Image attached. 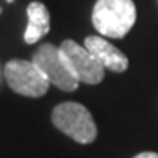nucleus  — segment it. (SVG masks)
<instances>
[{
	"label": "nucleus",
	"instance_id": "1",
	"mask_svg": "<svg viewBox=\"0 0 158 158\" xmlns=\"http://www.w3.org/2000/svg\"><path fill=\"white\" fill-rule=\"evenodd\" d=\"M137 18L132 0H97L92 10V24L103 37L123 39Z\"/></svg>",
	"mask_w": 158,
	"mask_h": 158
},
{
	"label": "nucleus",
	"instance_id": "2",
	"mask_svg": "<svg viewBox=\"0 0 158 158\" xmlns=\"http://www.w3.org/2000/svg\"><path fill=\"white\" fill-rule=\"evenodd\" d=\"M53 126L77 143H92L97 137V126L90 111L77 102H64L52 111Z\"/></svg>",
	"mask_w": 158,
	"mask_h": 158
},
{
	"label": "nucleus",
	"instance_id": "3",
	"mask_svg": "<svg viewBox=\"0 0 158 158\" xmlns=\"http://www.w3.org/2000/svg\"><path fill=\"white\" fill-rule=\"evenodd\" d=\"M3 74L10 89L24 97H42L47 94L50 85L48 79L32 63V60H10L5 64Z\"/></svg>",
	"mask_w": 158,
	"mask_h": 158
},
{
	"label": "nucleus",
	"instance_id": "4",
	"mask_svg": "<svg viewBox=\"0 0 158 158\" xmlns=\"http://www.w3.org/2000/svg\"><path fill=\"white\" fill-rule=\"evenodd\" d=\"M32 63L37 66L48 82L63 92H74L79 87V81L71 73L60 52V47L53 44H42L32 55Z\"/></svg>",
	"mask_w": 158,
	"mask_h": 158
},
{
	"label": "nucleus",
	"instance_id": "5",
	"mask_svg": "<svg viewBox=\"0 0 158 158\" xmlns=\"http://www.w3.org/2000/svg\"><path fill=\"white\" fill-rule=\"evenodd\" d=\"M60 52L66 61L68 68L79 82L95 85L103 81L105 68L97 61V58L92 55L84 45H79L77 42L66 39L61 42Z\"/></svg>",
	"mask_w": 158,
	"mask_h": 158
},
{
	"label": "nucleus",
	"instance_id": "6",
	"mask_svg": "<svg viewBox=\"0 0 158 158\" xmlns=\"http://www.w3.org/2000/svg\"><path fill=\"white\" fill-rule=\"evenodd\" d=\"M84 47L97 58L105 69L113 73H123L129 66L127 56L113 44L103 39V35H89L84 40Z\"/></svg>",
	"mask_w": 158,
	"mask_h": 158
},
{
	"label": "nucleus",
	"instance_id": "7",
	"mask_svg": "<svg viewBox=\"0 0 158 158\" xmlns=\"http://www.w3.org/2000/svg\"><path fill=\"white\" fill-rule=\"evenodd\" d=\"M27 26L24 31L26 44H35L50 31V13L42 2H31L27 5Z\"/></svg>",
	"mask_w": 158,
	"mask_h": 158
},
{
	"label": "nucleus",
	"instance_id": "8",
	"mask_svg": "<svg viewBox=\"0 0 158 158\" xmlns=\"http://www.w3.org/2000/svg\"><path fill=\"white\" fill-rule=\"evenodd\" d=\"M134 158H158V153H155V152H142L139 155H135Z\"/></svg>",
	"mask_w": 158,
	"mask_h": 158
},
{
	"label": "nucleus",
	"instance_id": "9",
	"mask_svg": "<svg viewBox=\"0 0 158 158\" xmlns=\"http://www.w3.org/2000/svg\"><path fill=\"white\" fill-rule=\"evenodd\" d=\"M6 2H13V0H6Z\"/></svg>",
	"mask_w": 158,
	"mask_h": 158
}]
</instances>
